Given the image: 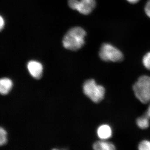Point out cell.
<instances>
[{"instance_id":"1","label":"cell","mask_w":150,"mask_h":150,"mask_svg":"<svg viewBox=\"0 0 150 150\" xmlns=\"http://www.w3.org/2000/svg\"><path fill=\"white\" fill-rule=\"evenodd\" d=\"M85 30L80 27H75L70 29L64 36L63 40L64 47L71 51H77L85 44Z\"/></svg>"},{"instance_id":"2","label":"cell","mask_w":150,"mask_h":150,"mask_svg":"<svg viewBox=\"0 0 150 150\" xmlns=\"http://www.w3.org/2000/svg\"><path fill=\"white\" fill-rule=\"evenodd\" d=\"M135 96L142 103L150 102V77L140 76L133 86Z\"/></svg>"},{"instance_id":"3","label":"cell","mask_w":150,"mask_h":150,"mask_svg":"<svg viewBox=\"0 0 150 150\" xmlns=\"http://www.w3.org/2000/svg\"><path fill=\"white\" fill-rule=\"evenodd\" d=\"M83 91L85 94L96 103L101 101L105 94L104 87L97 84L93 79L86 81L83 84Z\"/></svg>"},{"instance_id":"4","label":"cell","mask_w":150,"mask_h":150,"mask_svg":"<svg viewBox=\"0 0 150 150\" xmlns=\"http://www.w3.org/2000/svg\"><path fill=\"white\" fill-rule=\"evenodd\" d=\"M100 58L106 62H118L123 59V53L111 43H103L100 49Z\"/></svg>"},{"instance_id":"5","label":"cell","mask_w":150,"mask_h":150,"mask_svg":"<svg viewBox=\"0 0 150 150\" xmlns=\"http://www.w3.org/2000/svg\"><path fill=\"white\" fill-rule=\"evenodd\" d=\"M70 8L85 15L91 13L96 6L95 0H68Z\"/></svg>"},{"instance_id":"6","label":"cell","mask_w":150,"mask_h":150,"mask_svg":"<svg viewBox=\"0 0 150 150\" xmlns=\"http://www.w3.org/2000/svg\"><path fill=\"white\" fill-rule=\"evenodd\" d=\"M27 68L30 75L35 79H38L42 76L43 66L39 62L31 61L28 64Z\"/></svg>"},{"instance_id":"7","label":"cell","mask_w":150,"mask_h":150,"mask_svg":"<svg viewBox=\"0 0 150 150\" xmlns=\"http://www.w3.org/2000/svg\"><path fill=\"white\" fill-rule=\"evenodd\" d=\"M97 133L100 139L101 140H106L112 137V130L109 125L103 124L98 127Z\"/></svg>"},{"instance_id":"8","label":"cell","mask_w":150,"mask_h":150,"mask_svg":"<svg viewBox=\"0 0 150 150\" xmlns=\"http://www.w3.org/2000/svg\"><path fill=\"white\" fill-rule=\"evenodd\" d=\"M93 149L96 150H114L115 147L112 143L102 140L95 143L93 145Z\"/></svg>"},{"instance_id":"9","label":"cell","mask_w":150,"mask_h":150,"mask_svg":"<svg viewBox=\"0 0 150 150\" xmlns=\"http://www.w3.org/2000/svg\"><path fill=\"white\" fill-rule=\"evenodd\" d=\"M12 86V81L8 78H3L0 80V92L2 95L7 94Z\"/></svg>"},{"instance_id":"10","label":"cell","mask_w":150,"mask_h":150,"mask_svg":"<svg viewBox=\"0 0 150 150\" xmlns=\"http://www.w3.org/2000/svg\"><path fill=\"white\" fill-rule=\"evenodd\" d=\"M149 118L146 114L144 116L139 117L137 120V126L141 129H147L149 126Z\"/></svg>"},{"instance_id":"11","label":"cell","mask_w":150,"mask_h":150,"mask_svg":"<svg viewBox=\"0 0 150 150\" xmlns=\"http://www.w3.org/2000/svg\"><path fill=\"white\" fill-rule=\"evenodd\" d=\"M142 63L146 69L150 70V51L147 53L143 57Z\"/></svg>"},{"instance_id":"12","label":"cell","mask_w":150,"mask_h":150,"mask_svg":"<svg viewBox=\"0 0 150 150\" xmlns=\"http://www.w3.org/2000/svg\"><path fill=\"white\" fill-rule=\"evenodd\" d=\"M7 132L4 129L1 127L0 129V145L3 146L7 142Z\"/></svg>"},{"instance_id":"13","label":"cell","mask_w":150,"mask_h":150,"mask_svg":"<svg viewBox=\"0 0 150 150\" xmlns=\"http://www.w3.org/2000/svg\"><path fill=\"white\" fill-rule=\"evenodd\" d=\"M140 150H150V142L148 140H144L140 143L138 146Z\"/></svg>"},{"instance_id":"14","label":"cell","mask_w":150,"mask_h":150,"mask_svg":"<svg viewBox=\"0 0 150 150\" xmlns=\"http://www.w3.org/2000/svg\"><path fill=\"white\" fill-rule=\"evenodd\" d=\"M144 11L147 16L150 18V0H148L145 4Z\"/></svg>"},{"instance_id":"15","label":"cell","mask_w":150,"mask_h":150,"mask_svg":"<svg viewBox=\"0 0 150 150\" xmlns=\"http://www.w3.org/2000/svg\"><path fill=\"white\" fill-rule=\"evenodd\" d=\"M0 28H1V30L4 28V21L2 17L1 16V19H0Z\"/></svg>"},{"instance_id":"16","label":"cell","mask_w":150,"mask_h":150,"mask_svg":"<svg viewBox=\"0 0 150 150\" xmlns=\"http://www.w3.org/2000/svg\"><path fill=\"white\" fill-rule=\"evenodd\" d=\"M129 3L131 4H137L139 1L140 0H126Z\"/></svg>"},{"instance_id":"17","label":"cell","mask_w":150,"mask_h":150,"mask_svg":"<svg viewBox=\"0 0 150 150\" xmlns=\"http://www.w3.org/2000/svg\"><path fill=\"white\" fill-rule=\"evenodd\" d=\"M146 115H147L148 117L150 118V105L149 107L148 108V110H147L146 113Z\"/></svg>"}]
</instances>
